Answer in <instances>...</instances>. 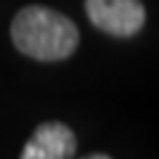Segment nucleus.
Instances as JSON below:
<instances>
[{"instance_id":"nucleus-3","label":"nucleus","mask_w":159,"mask_h":159,"mask_svg":"<svg viewBox=\"0 0 159 159\" xmlns=\"http://www.w3.org/2000/svg\"><path fill=\"white\" fill-rule=\"evenodd\" d=\"M76 152V135L62 121L40 124L21 150L19 159H71Z\"/></svg>"},{"instance_id":"nucleus-2","label":"nucleus","mask_w":159,"mask_h":159,"mask_svg":"<svg viewBox=\"0 0 159 159\" xmlns=\"http://www.w3.org/2000/svg\"><path fill=\"white\" fill-rule=\"evenodd\" d=\"M90 24L114 38H131L145 26V7L140 0H86Z\"/></svg>"},{"instance_id":"nucleus-4","label":"nucleus","mask_w":159,"mask_h":159,"mask_svg":"<svg viewBox=\"0 0 159 159\" xmlns=\"http://www.w3.org/2000/svg\"><path fill=\"white\" fill-rule=\"evenodd\" d=\"M83 159H112L109 154H102V152H98V154H88V157H83Z\"/></svg>"},{"instance_id":"nucleus-1","label":"nucleus","mask_w":159,"mask_h":159,"mask_svg":"<svg viewBox=\"0 0 159 159\" xmlns=\"http://www.w3.org/2000/svg\"><path fill=\"white\" fill-rule=\"evenodd\" d=\"M12 43L21 55L38 62H60L79 48V29L69 17L43 5H26L14 14Z\"/></svg>"}]
</instances>
